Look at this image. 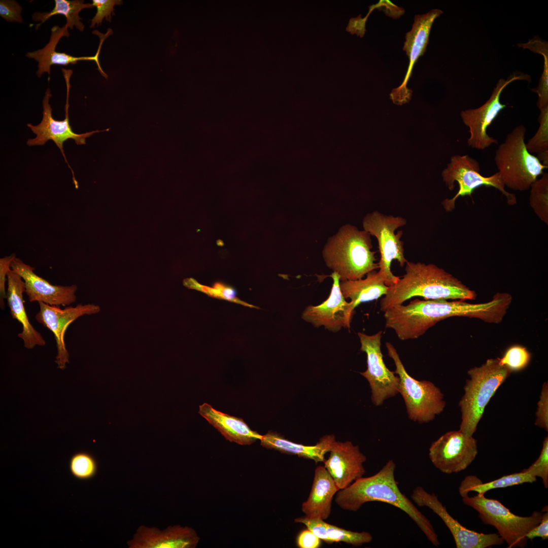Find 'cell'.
Instances as JSON below:
<instances>
[{
  "label": "cell",
  "mask_w": 548,
  "mask_h": 548,
  "mask_svg": "<svg viewBox=\"0 0 548 548\" xmlns=\"http://www.w3.org/2000/svg\"><path fill=\"white\" fill-rule=\"evenodd\" d=\"M396 464L389 460L374 475L355 481L347 488L339 490L335 501L342 509L356 511L365 503L379 501L398 508L417 525L429 541L438 546V536L430 520L399 490L395 478Z\"/></svg>",
  "instance_id": "obj_1"
},
{
  "label": "cell",
  "mask_w": 548,
  "mask_h": 548,
  "mask_svg": "<svg viewBox=\"0 0 548 548\" xmlns=\"http://www.w3.org/2000/svg\"><path fill=\"white\" fill-rule=\"evenodd\" d=\"M405 264V274L396 284L389 287L380 301L383 312L414 297L462 300L476 297L474 291L434 264L407 261Z\"/></svg>",
  "instance_id": "obj_2"
},
{
  "label": "cell",
  "mask_w": 548,
  "mask_h": 548,
  "mask_svg": "<svg viewBox=\"0 0 548 548\" xmlns=\"http://www.w3.org/2000/svg\"><path fill=\"white\" fill-rule=\"evenodd\" d=\"M370 235L347 224L327 239L322 250L326 266L338 275L340 281L362 279L379 268L372 251Z\"/></svg>",
  "instance_id": "obj_3"
},
{
  "label": "cell",
  "mask_w": 548,
  "mask_h": 548,
  "mask_svg": "<svg viewBox=\"0 0 548 548\" xmlns=\"http://www.w3.org/2000/svg\"><path fill=\"white\" fill-rule=\"evenodd\" d=\"M467 372L470 378L466 381L464 393L459 402L461 413L459 430L473 436L486 405L511 371L501 365L497 358L489 359Z\"/></svg>",
  "instance_id": "obj_4"
},
{
  "label": "cell",
  "mask_w": 548,
  "mask_h": 548,
  "mask_svg": "<svg viewBox=\"0 0 548 548\" xmlns=\"http://www.w3.org/2000/svg\"><path fill=\"white\" fill-rule=\"evenodd\" d=\"M386 327L394 331L402 340L416 339L430 327L448 318L458 317L461 307L456 300L415 299L385 311Z\"/></svg>",
  "instance_id": "obj_5"
},
{
  "label": "cell",
  "mask_w": 548,
  "mask_h": 548,
  "mask_svg": "<svg viewBox=\"0 0 548 548\" xmlns=\"http://www.w3.org/2000/svg\"><path fill=\"white\" fill-rule=\"evenodd\" d=\"M526 131L524 125L516 126L495 152V162L502 182L515 191L528 190L548 167L527 150Z\"/></svg>",
  "instance_id": "obj_6"
},
{
  "label": "cell",
  "mask_w": 548,
  "mask_h": 548,
  "mask_svg": "<svg viewBox=\"0 0 548 548\" xmlns=\"http://www.w3.org/2000/svg\"><path fill=\"white\" fill-rule=\"evenodd\" d=\"M386 347L395 365L394 371L399 379L398 393L404 400L408 418L420 424L432 421L445 407L443 394L432 382L411 376L393 345L387 342Z\"/></svg>",
  "instance_id": "obj_7"
},
{
  "label": "cell",
  "mask_w": 548,
  "mask_h": 548,
  "mask_svg": "<svg viewBox=\"0 0 548 548\" xmlns=\"http://www.w3.org/2000/svg\"><path fill=\"white\" fill-rule=\"evenodd\" d=\"M463 502L471 507L486 524L496 528L499 535L507 543L508 547H524L527 544V534L541 521L542 512L534 511L528 517L511 512L498 500L487 498L484 494L469 497L462 496Z\"/></svg>",
  "instance_id": "obj_8"
},
{
  "label": "cell",
  "mask_w": 548,
  "mask_h": 548,
  "mask_svg": "<svg viewBox=\"0 0 548 548\" xmlns=\"http://www.w3.org/2000/svg\"><path fill=\"white\" fill-rule=\"evenodd\" d=\"M406 224V220L402 217L386 215L377 211L368 213L362 220L363 230L377 239L380 253L379 271L388 287L396 284L400 278L391 271L392 261L397 260L401 267L408 261L404 256L403 242L400 239L403 232L400 230L395 233L396 229Z\"/></svg>",
  "instance_id": "obj_9"
},
{
  "label": "cell",
  "mask_w": 548,
  "mask_h": 548,
  "mask_svg": "<svg viewBox=\"0 0 548 548\" xmlns=\"http://www.w3.org/2000/svg\"><path fill=\"white\" fill-rule=\"evenodd\" d=\"M478 162L468 155H456L451 157L447 167L442 172L443 182L450 190H453L454 183L459 185L456 194L451 199L446 198L442 202L447 212H451L455 208V201L459 196H470L478 187H492L498 189L506 198L507 203L510 206L517 203L516 195L505 190L498 172L485 177L480 173Z\"/></svg>",
  "instance_id": "obj_10"
},
{
  "label": "cell",
  "mask_w": 548,
  "mask_h": 548,
  "mask_svg": "<svg viewBox=\"0 0 548 548\" xmlns=\"http://www.w3.org/2000/svg\"><path fill=\"white\" fill-rule=\"evenodd\" d=\"M360 350L366 354L367 369L360 373L368 382L371 390V400L376 406L398 393L399 379L394 371L386 366L381 351L382 331L368 335L358 332Z\"/></svg>",
  "instance_id": "obj_11"
},
{
  "label": "cell",
  "mask_w": 548,
  "mask_h": 548,
  "mask_svg": "<svg viewBox=\"0 0 548 548\" xmlns=\"http://www.w3.org/2000/svg\"><path fill=\"white\" fill-rule=\"evenodd\" d=\"M477 440L460 430L450 431L431 444L429 457L434 466L443 473L465 470L477 454Z\"/></svg>",
  "instance_id": "obj_12"
},
{
  "label": "cell",
  "mask_w": 548,
  "mask_h": 548,
  "mask_svg": "<svg viewBox=\"0 0 548 548\" xmlns=\"http://www.w3.org/2000/svg\"><path fill=\"white\" fill-rule=\"evenodd\" d=\"M526 79L525 75H512L506 80L500 79L493 89L489 99L481 107L467 109L461 112L464 124L469 128L470 136L468 146L477 150H484L498 141L489 136L487 129L499 112L506 107L500 101L503 89L511 82Z\"/></svg>",
  "instance_id": "obj_13"
},
{
  "label": "cell",
  "mask_w": 548,
  "mask_h": 548,
  "mask_svg": "<svg viewBox=\"0 0 548 548\" xmlns=\"http://www.w3.org/2000/svg\"><path fill=\"white\" fill-rule=\"evenodd\" d=\"M66 90V99L64 108L65 119L59 121L53 119L52 117V109L49 104V99L52 96V94L50 89L49 87L47 89L42 102L43 109V118L41 123L35 126L32 125L31 124H27V126L36 134V137L35 139H29L27 142V144L29 146L44 145L49 140L53 141L60 149L65 162L71 169L74 183L77 186L78 184L75 179L74 172L68 163L64 153V142L68 139H72L74 140L77 145H85L86 138L95 133L107 130H95L81 134L75 133L72 130L69 122L68 98L70 89L67 88Z\"/></svg>",
  "instance_id": "obj_14"
},
{
  "label": "cell",
  "mask_w": 548,
  "mask_h": 548,
  "mask_svg": "<svg viewBox=\"0 0 548 548\" xmlns=\"http://www.w3.org/2000/svg\"><path fill=\"white\" fill-rule=\"evenodd\" d=\"M411 498L418 506L428 507L441 518L453 535L457 548H487L504 542L499 534L478 533L462 526L449 513L434 493L427 492L421 486L413 490Z\"/></svg>",
  "instance_id": "obj_15"
},
{
  "label": "cell",
  "mask_w": 548,
  "mask_h": 548,
  "mask_svg": "<svg viewBox=\"0 0 548 548\" xmlns=\"http://www.w3.org/2000/svg\"><path fill=\"white\" fill-rule=\"evenodd\" d=\"M39 311L35 316L38 322L49 329L54 334L57 349L55 362L63 370L69 362V354L64 342V334L69 325L85 315L98 313L100 307L93 304H78L75 306L61 309L39 302Z\"/></svg>",
  "instance_id": "obj_16"
},
{
  "label": "cell",
  "mask_w": 548,
  "mask_h": 548,
  "mask_svg": "<svg viewBox=\"0 0 548 548\" xmlns=\"http://www.w3.org/2000/svg\"><path fill=\"white\" fill-rule=\"evenodd\" d=\"M333 280L328 298L318 305H308L301 314V318L316 327L323 326L336 332L342 328L350 329L354 309L352 303L344 297L339 286V277L335 272L330 276Z\"/></svg>",
  "instance_id": "obj_17"
},
{
  "label": "cell",
  "mask_w": 548,
  "mask_h": 548,
  "mask_svg": "<svg viewBox=\"0 0 548 548\" xmlns=\"http://www.w3.org/2000/svg\"><path fill=\"white\" fill-rule=\"evenodd\" d=\"M442 14L441 10L433 9L426 14L415 15L411 30L406 33L403 46V50L409 59L407 72L401 84L393 89L390 94L394 104L402 105L410 100L412 91L407 88V84L412 76L413 67L426 51L434 21Z\"/></svg>",
  "instance_id": "obj_18"
},
{
  "label": "cell",
  "mask_w": 548,
  "mask_h": 548,
  "mask_svg": "<svg viewBox=\"0 0 548 548\" xmlns=\"http://www.w3.org/2000/svg\"><path fill=\"white\" fill-rule=\"evenodd\" d=\"M11 269L19 274L24 282L25 293L30 302H42L54 306H67L76 302L78 287L70 286L54 285L37 275L35 268L16 257L11 264Z\"/></svg>",
  "instance_id": "obj_19"
},
{
  "label": "cell",
  "mask_w": 548,
  "mask_h": 548,
  "mask_svg": "<svg viewBox=\"0 0 548 548\" xmlns=\"http://www.w3.org/2000/svg\"><path fill=\"white\" fill-rule=\"evenodd\" d=\"M68 27L64 24L62 27L55 25L51 30L50 38L49 42L42 49L27 52L25 56L29 58L36 60L38 63V70L37 75L40 78L43 74L46 73L49 77L51 74V66L52 65H67L70 64H75L79 61H94L96 62L98 70L101 75L106 79L108 76L102 70L99 61V55L102 43L109 36L112 35L113 31L111 28H108L105 34L99 32L97 30L93 31V33L97 35L100 40L99 46L96 54L92 56H81L75 57L64 52H59L55 49L60 40L63 37H68L70 33Z\"/></svg>",
  "instance_id": "obj_20"
},
{
  "label": "cell",
  "mask_w": 548,
  "mask_h": 548,
  "mask_svg": "<svg viewBox=\"0 0 548 548\" xmlns=\"http://www.w3.org/2000/svg\"><path fill=\"white\" fill-rule=\"evenodd\" d=\"M330 455L324 461V467L339 490L345 489L365 473L363 463L366 456L358 446L351 441H336L333 443Z\"/></svg>",
  "instance_id": "obj_21"
},
{
  "label": "cell",
  "mask_w": 548,
  "mask_h": 548,
  "mask_svg": "<svg viewBox=\"0 0 548 548\" xmlns=\"http://www.w3.org/2000/svg\"><path fill=\"white\" fill-rule=\"evenodd\" d=\"M199 540L195 530L187 526H168L161 531L141 526L127 544L129 548H194Z\"/></svg>",
  "instance_id": "obj_22"
},
{
  "label": "cell",
  "mask_w": 548,
  "mask_h": 548,
  "mask_svg": "<svg viewBox=\"0 0 548 548\" xmlns=\"http://www.w3.org/2000/svg\"><path fill=\"white\" fill-rule=\"evenodd\" d=\"M7 285L6 299L10 314L22 327V331L18 334V337L22 339L24 346L28 349H32L36 346H45L44 338L29 322L25 310L23 295L25 292L24 281L11 269L8 273Z\"/></svg>",
  "instance_id": "obj_23"
},
{
  "label": "cell",
  "mask_w": 548,
  "mask_h": 548,
  "mask_svg": "<svg viewBox=\"0 0 548 548\" xmlns=\"http://www.w3.org/2000/svg\"><path fill=\"white\" fill-rule=\"evenodd\" d=\"M339 490L326 468L317 466L310 493L301 506L304 517L323 520L328 519L331 513L333 498Z\"/></svg>",
  "instance_id": "obj_24"
},
{
  "label": "cell",
  "mask_w": 548,
  "mask_h": 548,
  "mask_svg": "<svg viewBox=\"0 0 548 548\" xmlns=\"http://www.w3.org/2000/svg\"><path fill=\"white\" fill-rule=\"evenodd\" d=\"M198 413L230 442L250 445L262 437V435L251 429L243 419L221 412L208 403L199 405Z\"/></svg>",
  "instance_id": "obj_25"
},
{
  "label": "cell",
  "mask_w": 548,
  "mask_h": 548,
  "mask_svg": "<svg viewBox=\"0 0 548 548\" xmlns=\"http://www.w3.org/2000/svg\"><path fill=\"white\" fill-rule=\"evenodd\" d=\"M260 440L261 445L266 448L295 455L318 463L324 462L325 455L329 452L335 438L333 435H325L315 445L306 446L290 441L277 432L268 431L262 436Z\"/></svg>",
  "instance_id": "obj_26"
},
{
  "label": "cell",
  "mask_w": 548,
  "mask_h": 548,
  "mask_svg": "<svg viewBox=\"0 0 548 548\" xmlns=\"http://www.w3.org/2000/svg\"><path fill=\"white\" fill-rule=\"evenodd\" d=\"M339 286L344 297L350 299L354 308L384 296L389 288L381 273L375 270L368 273L364 279L340 281Z\"/></svg>",
  "instance_id": "obj_27"
},
{
  "label": "cell",
  "mask_w": 548,
  "mask_h": 548,
  "mask_svg": "<svg viewBox=\"0 0 548 548\" xmlns=\"http://www.w3.org/2000/svg\"><path fill=\"white\" fill-rule=\"evenodd\" d=\"M55 6L50 12H35L32 15V20L39 22L36 25V29L50 17L56 15H64L66 21L65 24L70 29L74 27L81 32L84 30L85 26L81 21L82 18L80 17V12L84 9L94 7L91 3H85L80 0H55Z\"/></svg>",
  "instance_id": "obj_28"
},
{
  "label": "cell",
  "mask_w": 548,
  "mask_h": 548,
  "mask_svg": "<svg viewBox=\"0 0 548 548\" xmlns=\"http://www.w3.org/2000/svg\"><path fill=\"white\" fill-rule=\"evenodd\" d=\"M536 481V477L523 471L504 475L486 483H483L475 475H468L461 482L459 487V492L461 496L468 494L470 491L476 492L478 494H485L486 492L492 489L505 488L526 483H532Z\"/></svg>",
  "instance_id": "obj_29"
},
{
  "label": "cell",
  "mask_w": 548,
  "mask_h": 548,
  "mask_svg": "<svg viewBox=\"0 0 548 548\" xmlns=\"http://www.w3.org/2000/svg\"><path fill=\"white\" fill-rule=\"evenodd\" d=\"M530 186L529 204L539 219L548 224V174L543 173Z\"/></svg>",
  "instance_id": "obj_30"
},
{
  "label": "cell",
  "mask_w": 548,
  "mask_h": 548,
  "mask_svg": "<svg viewBox=\"0 0 548 548\" xmlns=\"http://www.w3.org/2000/svg\"><path fill=\"white\" fill-rule=\"evenodd\" d=\"M326 533L330 540L333 542H343L353 546H360L370 542L373 537L367 532H355L346 530L326 523Z\"/></svg>",
  "instance_id": "obj_31"
},
{
  "label": "cell",
  "mask_w": 548,
  "mask_h": 548,
  "mask_svg": "<svg viewBox=\"0 0 548 548\" xmlns=\"http://www.w3.org/2000/svg\"><path fill=\"white\" fill-rule=\"evenodd\" d=\"M72 475L79 480H88L96 474L97 465L94 458L89 453L79 452L71 458L69 464Z\"/></svg>",
  "instance_id": "obj_32"
},
{
  "label": "cell",
  "mask_w": 548,
  "mask_h": 548,
  "mask_svg": "<svg viewBox=\"0 0 548 548\" xmlns=\"http://www.w3.org/2000/svg\"><path fill=\"white\" fill-rule=\"evenodd\" d=\"M539 110V127L535 134L526 144L527 150L532 154L548 152V105Z\"/></svg>",
  "instance_id": "obj_33"
},
{
  "label": "cell",
  "mask_w": 548,
  "mask_h": 548,
  "mask_svg": "<svg viewBox=\"0 0 548 548\" xmlns=\"http://www.w3.org/2000/svg\"><path fill=\"white\" fill-rule=\"evenodd\" d=\"M499 363L505 366L511 372L524 369L529 364L531 355L526 348L515 345L509 347L502 358H499Z\"/></svg>",
  "instance_id": "obj_34"
},
{
  "label": "cell",
  "mask_w": 548,
  "mask_h": 548,
  "mask_svg": "<svg viewBox=\"0 0 548 548\" xmlns=\"http://www.w3.org/2000/svg\"><path fill=\"white\" fill-rule=\"evenodd\" d=\"M523 471L531 475L540 477L545 488L548 487V437L543 440L539 456L528 468Z\"/></svg>",
  "instance_id": "obj_35"
},
{
  "label": "cell",
  "mask_w": 548,
  "mask_h": 548,
  "mask_svg": "<svg viewBox=\"0 0 548 548\" xmlns=\"http://www.w3.org/2000/svg\"><path fill=\"white\" fill-rule=\"evenodd\" d=\"M92 2L97 12L91 20L90 28H94L95 25L98 26L104 19L111 22L112 15L114 14V6L122 4L121 0H92Z\"/></svg>",
  "instance_id": "obj_36"
},
{
  "label": "cell",
  "mask_w": 548,
  "mask_h": 548,
  "mask_svg": "<svg viewBox=\"0 0 548 548\" xmlns=\"http://www.w3.org/2000/svg\"><path fill=\"white\" fill-rule=\"evenodd\" d=\"M535 425L548 431V383L542 386L539 400L537 402Z\"/></svg>",
  "instance_id": "obj_37"
},
{
  "label": "cell",
  "mask_w": 548,
  "mask_h": 548,
  "mask_svg": "<svg viewBox=\"0 0 548 548\" xmlns=\"http://www.w3.org/2000/svg\"><path fill=\"white\" fill-rule=\"evenodd\" d=\"M22 7L14 0L0 1V16L9 22L22 23Z\"/></svg>",
  "instance_id": "obj_38"
},
{
  "label": "cell",
  "mask_w": 548,
  "mask_h": 548,
  "mask_svg": "<svg viewBox=\"0 0 548 548\" xmlns=\"http://www.w3.org/2000/svg\"><path fill=\"white\" fill-rule=\"evenodd\" d=\"M544 67L538 86L532 89L538 95L537 107L539 109L548 105V55H543Z\"/></svg>",
  "instance_id": "obj_39"
},
{
  "label": "cell",
  "mask_w": 548,
  "mask_h": 548,
  "mask_svg": "<svg viewBox=\"0 0 548 548\" xmlns=\"http://www.w3.org/2000/svg\"><path fill=\"white\" fill-rule=\"evenodd\" d=\"M16 257L15 254H12L0 259V306L1 309L5 308L4 300L7 298L6 284L7 282L8 273L11 269V264Z\"/></svg>",
  "instance_id": "obj_40"
},
{
  "label": "cell",
  "mask_w": 548,
  "mask_h": 548,
  "mask_svg": "<svg viewBox=\"0 0 548 548\" xmlns=\"http://www.w3.org/2000/svg\"><path fill=\"white\" fill-rule=\"evenodd\" d=\"M542 511L544 512L542 515L540 522L538 524L531 530L526 535L527 539L532 540L536 537H540L545 540L548 538V512L547 506H545Z\"/></svg>",
  "instance_id": "obj_41"
},
{
  "label": "cell",
  "mask_w": 548,
  "mask_h": 548,
  "mask_svg": "<svg viewBox=\"0 0 548 548\" xmlns=\"http://www.w3.org/2000/svg\"><path fill=\"white\" fill-rule=\"evenodd\" d=\"M296 543L300 548H318L321 544L320 539L307 528L299 533Z\"/></svg>",
  "instance_id": "obj_42"
},
{
  "label": "cell",
  "mask_w": 548,
  "mask_h": 548,
  "mask_svg": "<svg viewBox=\"0 0 548 548\" xmlns=\"http://www.w3.org/2000/svg\"><path fill=\"white\" fill-rule=\"evenodd\" d=\"M367 16L362 18L361 15L356 18H352L350 19L346 30L351 34H356L360 37H363L366 31L365 24Z\"/></svg>",
  "instance_id": "obj_43"
}]
</instances>
